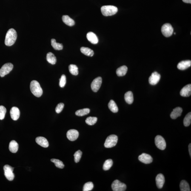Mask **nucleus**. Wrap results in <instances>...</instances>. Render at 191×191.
<instances>
[{
	"mask_svg": "<svg viewBox=\"0 0 191 191\" xmlns=\"http://www.w3.org/2000/svg\"><path fill=\"white\" fill-rule=\"evenodd\" d=\"M17 38L16 31L13 28L9 29L6 34L5 44L7 46H11L15 43Z\"/></svg>",
	"mask_w": 191,
	"mask_h": 191,
	"instance_id": "f257e3e1",
	"label": "nucleus"
},
{
	"mask_svg": "<svg viewBox=\"0 0 191 191\" xmlns=\"http://www.w3.org/2000/svg\"><path fill=\"white\" fill-rule=\"evenodd\" d=\"M31 91L35 96L39 98L42 95L43 91L39 83L36 81H33L30 84Z\"/></svg>",
	"mask_w": 191,
	"mask_h": 191,
	"instance_id": "f03ea898",
	"label": "nucleus"
},
{
	"mask_svg": "<svg viewBox=\"0 0 191 191\" xmlns=\"http://www.w3.org/2000/svg\"><path fill=\"white\" fill-rule=\"evenodd\" d=\"M101 11L104 16H111L115 14L118 11L117 7L113 5L104 6L101 7Z\"/></svg>",
	"mask_w": 191,
	"mask_h": 191,
	"instance_id": "7ed1b4c3",
	"label": "nucleus"
},
{
	"mask_svg": "<svg viewBox=\"0 0 191 191\" xmlns=\"http://www.w3.org/2000/svg\"><path fill=\"white\" fill-rule=\"evenodd\" d=\"M118 141V137L117 135H109L106 138L105 142L104 147L106 148H111L116 145Z\"/></svg>",
	"mask_w": 191,
	"mask_h": 191,
	"instance_id": "20e7f679",
	"label": "nucleus"
},
{
	"mask_svg": "<svg viewBox=\"0 0 191 191\" xmlns=\"http://www.w3.org/2000/svg\"><path fill=\"white\" fill-rule=\"evenodd\" d=\"M161 31L165 37H169L173 34V28L170 24H165L162 27Z\"/></svg>",
	"mask_w": 191,
	"mask_h": 191,
	"instance_id": "39448f33",
	"label": "nucleus"
},
{
	"mask_svg": "<svg viewBox=\"0 0 191 191\" xmlns=\"http://www.w3.org/2000/svg\"><path fill=\"white\" fill-rule=\"evenodd\" d=\"M14 169V167L7 165L4 166L5 176L9 181H13L15 175L13 173Z\"/></svg>",
	"mask_w": 191,
	"mask_h": 191,
	"instance_id": "423d86ee",
	"label": "nucleus"
},
{
	"mask_svg": "<svg viewBox=\"0 0 191 191\" xmlns=\"http://www.w3.org/2000/svg\"><path fill=\"white\" fill-rule=\"evenodd\" d=\"M126 186L125 183L121 182L118 180L113 181L112 184V190L114 191H124L126 189Z\"/></svg>",
	"mask_w": 191,
	"mask_h": 191,
	"instance_id": "0eeeda50",
	"label": "nucleus"
},
{
	"mask_svg": "<svg viewBox=\"0 0 191 191\" xmlns=\"http://www.w3.org/2000/svg\"><path fill=\"white\" fill-rule=\"evenodd\" d=\"M13 68V65L12 63H8L5 64L0 69V76L3 77L8 74Z\"/></svg>",
	"mask_w": 191,
	"mask_h": 191,
	"instance_id": "6e6552de",
	"label": "nucleus"
},
{
	"mask_svg": "<svg viewBox=\"0 0 191 191\" xmlns=\"http://www.w3.org/2000/svg\"><path fill=\"white\" fill-rule=\"evenodd\" d=\"M155 145L158 148L161 150H164L166 147V143L165 140L163 137L158 135L155 139Z\"/></svg>",
	"mask_w": 191,
	"mask_h": 191,
	"instance_id": "1a4fd4ad",
	"label": "nucleus"
},
{
	"mask_svg": "<svg viewBox=\"0 0 191 191\" xmlns=\"http://www.w3.org/2000/svg\"><path fill=\"white\" fill-rule=\"evenodd\" d=\"M102 83V78L101 77H98L95 79L91 84V88L94 92H98L101 87Z\"/></svg>",
	"mask_w": 191,
	"mask_h": 191,
	"instance_id": "9d476101",
	"label": "nucleus"
},
{
	"mask_svg": "<svg viewBox=\"0 0 191 191\" xmlns=\"http://www.w3.org/2000/svg\"><path fill=\"white\" fill-rule=\"evenodd\" d=\"M161 75L158 72H155L152 73L149 79V82L152 85H155L159 82Z\"/></svg>",
	"mask_w": 191,
	"mask_h": 191,
	"instance_id": "9b49d317",
	"label": "nucleus"
},
{
	"mask_svg": "<svg viewBox=\"0 0 191 191\" xmlns=\"http://www.w3.org/2000/svg\"><path fill=\"white\" fill-rule=\"evenodd\" d=\"M79 133L77 130L75 129H71L68 131L67 137L70 141H75L78 137Z\"/></svg>",
	"mask_w": 191,
	"mask_h": 191,
	"instance_id": "f8f14e48",
	"label": "nucleus"
},
{
	"mask_svg": "<svg viewBox=\"0 0 191 191\" xmlns=\"http://www.w3.org/2000/svg\"><path fill=\"white\" fill-rule=\"evenodd\" d=\"M138 160L144 164H149L152 162L153 159L150 155L146 153H143L138 157Z\"/></svg>",
	"mask_w": 191,
	"mask_h": 191,
	"instance_id": "ddd939ff",
	"label": "nucleus"
},
{
	"mask_svg": "<svg viewBox=\"0 0 191 191\" xmlns=\"http://www.w3.org/2000/svg\"><path fill=\"white\" fill-rule=\"evenodd\" d=\"M20 111L18 108L14 107L10 110L11 117L14 121H16L18 119L20 116Z\"/></svg>",
	"mask_w": 191,
	"mask_h": 191,
	"instance_id": "4468645a",
	"label": "nucleus"
},
{
	"mask_svg": "<svg viewBox=\"0 0 191 191\" xmlns=\"http://www.w3.org/2000/svg\"><path fill=\"white\" fill-rule=\"evenodd\" d=\"M191 94V85L189 84L185 86L180 91V95L183 97H188Z\"/></svg>",
	"mask_w": 191,
	"mask_h": 191,
	"instance_id": "2eb2a0df",
	"label": "nucleus"
},
{
	"mask_svg": "<svg viewBox=\"0 0 191 191\" xmlns=\"http://www.w3.org/2000/svg\"><path fill=\"white\" fill-rule=\"evenodd\" d=\"M156 184L158 189H161L163 187L165 183V177L163 174L160 173L157 175L156 179Z\"/></svg>",
	"mask_w": 191,
	"mask_h": 191,
	"instance_id": "dca6fc26",
	"label": "nucleus"
},
{
	"mask_svg": "<svg viewBox=\"0 0 191 191\" xmlns=\"http://www.w3.org/2000/svg\"><path fill=\"white\" fill-rule=\"evenodd\" d=\"M35 141L41 147L47 148L49 147V143L46 138L43 137H38L35 139Z\"/></svg>",
	"mask_w": 191,
	"mask_h": 191,
	"instance_id": "f3484780",
	"label": "nucleus"
},
{
	"mask_svg": "<svg viewBox=\"0 0 191 191\" xmlns=\"http://www.w3.org/2000/svg\"><path fill=\"white\" fill-rule=\"evenodd\" d=\"M191 65L190 60H186L181 61L177 65V68L179 70H184L190 67Z\"/></svg>",
	"mask_w": 191,
	"mask_h": 191,
	"instance_id": "a211bd4d",
	"label": "nucleus"
},
{
	"mask_svg": "<svg viewBox=\"0 0 191 191\" xmlns=\"http://www.w3.org/2000/svg\"><path fill=\"white\" fill-rule=\"evenodd\" d=\"M88 40L92 44H97L98 42V37L94 33L92 32H89L87 33V35Z\"/></svg>",
	"mask_w": 191,
	"mask_h": 191,
	"instance_id": "6ab92c4d",
	"label": "nucleus"
},
{
	"mask_svg": "<svg viewBox=\"0 0 191 191\" xmlns=\"http://www.w3.org/2000/svg\"><path fill=\"white\" fill-rule=\"evenodd\" d=\"M182 111V109L181 108L179 107L175 108L171 114V118L173 119H176L178 117L181 116Z\"/></svg>",
	"mask_w": 191,
	"mask_h": 191,
	"instance_id": "aec40b11",
	"label": "nucleus"
},
{
	"mask_svg": "<svg viewBox=\"0 0 191 191\" xmlns=\"http://www.w3.org/2000/svg\"><path fill=\"white\" fill-rule=\"evenodd\" d=\"M18 148V144L16 141H12L9 143V150L12 153H16L17 152Z\"/></svg>",
	"mask_w": 191,
	"mask_h": 191,
	"instance_id": "412c9836",
	"label": "nucleus"
},
{
	"mask_svg": "<svg viewBox=\"0 0 191 191\" xmlns=\"http://www.w3.org/2000/svg\"><path fill=\"white\" fill-rule=\"evenodd\" d=\"M62 20L64 24L70 26H73L75 24V21L72 18H70L68 15H64L62 17Z\"/></svg>",
	"mask_w": 191,
	"mask_h": 191,
	"instance_id": "4be33fe9",
	"label": "nucleus"
},
{
	"mask_svg": "<svg viewBox=\"0 0 191 191\" xmlns=\"http://www.w3.org/2000/svg\"><path fill=\"white\" fill-rule=\"evenodd\" d=\"M128 68L127 66H123L119 68L116 70V73L119 77L124 76L126 75L127 71Z\"/></svg>",
	"mask_w": 191,
	"mask_h": 191,
	"instance_id": "5701e85b",
	"label": "nucleus"
},
{
	"mask_svg": "<svg viewBox=\"0 0 191 191\" xmlns=\"http://www.w3.org/2000/svg\"><path fill=\"white\" fill-rule=\"evenodd\" d=\"M124 98L126 103L128 104H132L133 102V93L130 91L126 92L125 94Z\"/></svg>",
	"mask_w": 191,
	"mask_h": 191,
	"instance_id": "b1692460",
	"label": "nucleus"
},
{
	"mask_svg": "<svg viewBox=\"0 0 191 191\" xmlns=\"http://www.w3.org/2000/svg\"><path fill=\"white\" fill-rule=\"evenodd\" d=\"M47 60L48 62L52 64H55L56 62V58L52 52H49L47 55Z\"/></svg>",
	"mask_w": 191,
	"mask_h": 191,
	"instance_id": "393cba45",
	"label": "nucleus"
},
{
	"mask_svg": "<svg viewBox=\"0 0 191 191\" xmlns=\"http://www.w3.org/2000/svg\"><path fill=\"white\" fill-rule=\"evenodd\" d=\"M81 51L83 54L88 56L92 57L94 54L93 50L88 47H81Z\"/></svg>",
	"mask_w": 191,
	"mask_h": 191,
	"instance_id": "a878e982",
	"label": "nucleus"
},
{
	"mask_svg": "<svg viewBox=\"0 0 191 191\" xmlns=\"http://www.w3.org/2000/svg\"><path fill=\"white\" fill-rule=\"evenodd\" d=\"M109 109L114 113H116L118 111V108L116 103L113 100H111L108 104Z\"/></svg>",
	"mask_w": 191,
	"mask_h": 191,
	"instance_id": "bb28decb",
	"label": "nucleus"
},
{
	"mask_svg": "<svg viewBox=\"0 0 191 191\" xmlns=\"http://www.w3.org/2000/svg\"><path fill=\"white\" fill-rule=\"evenodd\" d=\"M180 188L181 191H190L188 183L185 180H182L181 181L180 184Z\"/></svg>",
	"mask_w": 191,
	"mask_h": 191,
	"instance_id": "cd10ccee",
	"label": "nucleus"
},
{
	"mask_svg": "<svg viewBox=\"0 0 191 191\" xmlns=\"http://www.w3.org/2000/svg\"><path fill=\"white\" fill-rule=\"evenodd\" d=\"M90 109L86 108L77 110L75 114L77 116H82L88 114L90 113Z\"/></svg>",
	"mask_w": 191,
	"mask_h": 191,
	"instance_id": "c85d7f7f",
	"label": "nucleus"
},
{
	"mask_svg": "<svg viewBox=\"0 0 191 191\" xmlns=\"http://www.w3.org/2000/svg\"><path fill=\"white\" fill-rule=\"evenodd\" d=\"M51 45L54 49L56 50H62L63 48V45L62 44L57 43L56 40L52 39L51 40Z\"/></svg>",
	"mask_w": 191,
	"mask_h": 191,
	"instance_id": "c756f323",
	"label": "nucleus"
},
{
	"mask_svg": "<svg viewBox=\"0 0 191 191\" xmlns=\"http://www.w3.org/2000/svg\"><path fill=\"white\" fill-rule=\"evenodd\" d=\"M69 70L70 73L72 75H77L79 73L77 66L75 64H70L69 66Z\"/></svg>",
	"mask_w": 191,
	"mask_h": 191,
	"instance_id": "7c9ffc66",
	"label": "nucleus"
},
{
	"mask_svg": "<svg viewBox=\"0 0 191 191\" xmlns=\"http://www.w3.org/2000/svg\"><path fill=\"white\" fill-rule=\"evenodd\" d=\"M113 164V161L112 159H109L105 161L103 168L105 171L109 170Z\"/></svg>",
	"mask_w": 191,
	"mask_h": 191,
	"instance_id": "2f4dec72",
	"label": "nucleus"
},
{
	"mask_svg": "<svg viewBox=\"0 0 191 191\" xmlns=\"http://www.w3.org/2000/svg\"><path fill=\"white\" fill-rule=\"evenodd\" d=\"M51 161L54 163L55 166L58 168L62 169L64 167V165L62 162L59 160L52 158Z\"/></svg>",
	"mask_w": 191,
	"mask_h": 191,
	"instance_id": "473e14b6",
	"label": "nucleus"
},
{
	"mask_svg": "<svg viewBox=\"0 0 191 191\" xmlns=\"http://www.w3.org/2000/svg\"><path fill=\"white\" fill-rule=\"evenodd\" d=\"M98 118L95 117H89L86 119V123L89 125H94L96 123Z\"/></svg>",
	"mask_w": 191,
	"mask_h": 191,
	"instance_id": "72a5a7b5",
	"label": "nucleus"
},
{
	"mask_svg": "<svg viewBox=\"0 0 191 191\" xmlns=\"http://www.w3.org/2000/svg\"><path fill=\"white\" fill-rule=\"evenodd\" d=\"M191 123V113L189 112L186 115L183 121V124L186 127L190 125Z\"/></svg>",
	"mask_w": 191,
	"mask_h": 191,
	"instance_id": "f704fd0d",
	"label": "nucleus"
},
{
	"mask_svg": "<svg viewBox=\"0 0 191 191\" xmlns=\"http://www.w3.org/2000/svg\"><path fill=\"white\" fill-rule=\"evenodd\" d=\"M93 188V184L92 182H87L84 185L83 187V191H91Z\"/></svg>",
	"mask_w": 191,
	"mask_h": 191,
	"instance_id": "c9c22d12",
	"label": "nucleus"
},
{
	"mask_svg": "<svg viewBox=\"0 0 191 191\" xmlns=\"http://www.w3.org/2000/svg\"><path fill=\"white\" fill-rule=\"evenodd\" d=\"M82 152L80 150H78L74 154V156L75 157V163L79 162L82 156Z\"/></svg>",
	"mask_w": 191,
	"mask_h": 191,
	"instance_id": "e433bc0d",
	"label": "nucleus"
},
{
	"mask_svg": "<svg viewBox=\"0 0 191 191\" xmlns=\"http://www.w3.org/2000/svg\"><path fill=\"white\" fill-rule=\"evenodd\" d=\"M6 112L7 109L5 108L3 106H0V120L4 119Z\"/></svg>",
	"mask_w": 191,
	"mask_h": 191,
	"instance_id": "4c0bfd02",
	"label": "nucleus"
},
{
	"mask_svg": "<svg viewBox=\"0 0 191 191\" xmlns=\"http://www.w3.org/2000/svg\"><path fill=\"white\" fill-rule=\"evenodd\" d=\"M59 85L61 87H64L65 86L66 83V78L65 75H62L60 79Z\"/></svg>",
	"mask_w": 191,
	"mask_h": 191,
	"instance_id": "58836bf2",
	"label": "nucleus"
},
{
	"mask_svg": "<svg viewBox=\"0 0 191 191\" xmlns=\"http://www.w3.org/2000/svg\"><path fill=\"white\" fill-rule=\"evenodd\" d=\"M64 104L63 103H61L58 104L55 109V111L57 113H60L62 111L64 108Z\"/></svg>",
	"mask_w": 191,
	"mask_h": 191,
	"instance_id": "ea45409f",
	"label": "nucleus"
},
{
	"mask_svg": "<svg viewBox=\"0 0 191 191\" xmlns=\"http://www.w3.org/2000/svg\"><path fill=\"white\" fill-rule=\"evenodd\" d=\"M183 2L187 3H191V0H182Z\"/></svg>",
	"mask_w": 191,
	"mask_h": 191,
	"instance_id": "a19ab883",
	"label": "nucleus"
},
{
	"mask_svg": "<svg viewBox=\"0 0 191 191\" xmlns=\"http://www.w3.org/2000/svg\"><path fill=\"white\" fill-rule=\"evenodd\" d=\"M191 143L189 144V154H190V156L191 157Z\"/></svg>",
	"mask_w": 191,
	"mask_h": 191,
	"instance_id": "79ce46f5",
	"label": "nucleus"
},
{
	"mask_svg": "<svg viewBox=\"0 0 191 191\" xmlns=\"http://www.w3.org/2000/svg\"><path fill=\"white\" fill-rule=\"evenodd\" d=\"M174 35L176 34V33H174Z\"/></svg>",
	"mask_w": 191,
	"mask_h": 191,
	"instance_id": "37998d69",
	"label": "nucleus"
}]
</instances>
